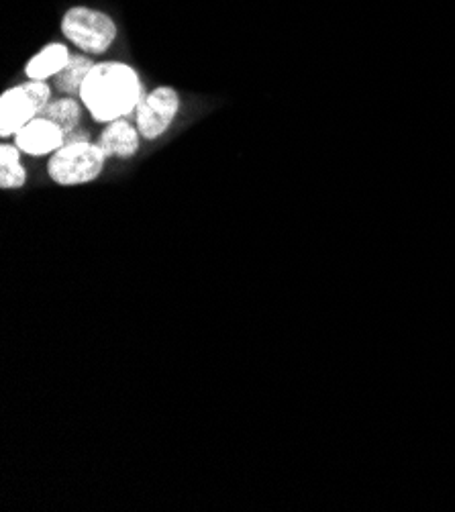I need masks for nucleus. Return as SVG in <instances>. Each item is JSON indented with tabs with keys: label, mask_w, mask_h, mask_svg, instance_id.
Masks as SVG:
<instances>
[{
	"label": "nucleus",
	"mask_w": 455,
	"mask_h": 512,
	"mask_svg": "<svg viewBox=\"0 0 455 512\" xmlns=\"http://www.w3.org/2000/svg\"><path fill=\"white\" fill-rule=\"evenodd\" d=\"M62 35L86 56H103L113 47L119 35L115 19L92 7H70L60 21Z\"/></svg>",
	"instance_id": "nucleus-2"
},
{
	"label": "nucleus",
	"mask_w": 455,
	"mask_h": 512,
	"mask_svg": "<svg viewBox=\"0 0 455 512\" xmlns=\"http://www.w3.org/2000/svg\"><path fill=\"white\" fill-rule=\"evenodd\" d=\"M54 86L47 80H27L0 96V137H15L27 123L41 115L52 100Z\"/></svg>",
	"instance_id": "nucleus-4"
},
{
	"label": "nucleus",
	"mask_w": 455,
	"mask_h": 512,
	"mask_svg": "<svg viewBox=\"0 0 455 512\" xmlns=\"http://www.w3.org/2000/svg\"><path fill=\"white\" fill-rule=\"evenodd\" d=\"M141 133L129 119H117L107 123L103 133L98 135V145L105 151L107 160H131L139 151Z\"/></svg>",
	"instance_id": "nucleus-7"
},
{
	"label": "nucleus",
	"mask_w": 455,
	"mask_h": 512,
	"mask_svg": "<svg viewBox=\"0 0 455 512\" xmlns=\"http://www.w3.org/2000/svg\"><path fill=\"white\" fill-rule=\"evenodd\" d=\"M107 156L98 143H64L47 158V176L58 186H84L105 172Z\"/></svg>",
	"instance_id": "nucleus-3"
},
{
	"label": "nucleus",
	"mask_w": 455,
	"mask_h": 512,
	"mask_svg": "<svg viewBox=\"0 0 455 512\" xmlns=\"http://www.w3.org/2000/svg\"><path fill=\"white\" fill-rule=\"evenodd\" d=\"M70 58H72V54H70V47L66 43H60V41L47 43L37 51L33 58L27 60L25 76H27V80H52L66 68Z\"/></svg>",
	"instance_id": "nucleus-8"
},
{
	"label": "nucleus",
	"mask_w": 455,
	"mask_h": 512,
	"mask_svg": "<svg viewBox=\"0 0 455 512\" xmlns=\"http://www.w3.org/2000/svg\"><path fill=\"white\" fill-rule=\"evenodd\" d=\"M13 143L31 158H49L66 143V133L60 125L45 117H35L15 137Z\"/></svg>",
	"instance_id": "nucleus-6"
},
{
	"label": "nucleus",
	"mask_w": 455,
	"mask_h": 512,
	"mask_svg": "<svg viewBox=\"0 0 455 512\" xmlns=\"http://www.w3.org/2000/svg\"><path fill=\"white\" fill-rule=\"evenodd\" d=\"M147 90L139 72L125 62H98L86 76L78 98L96 123L135 115Z\"/></svg>",
	"instance_id": "nucleus-1"
},
{
	"label": "nucleus",
	"mask_w": 455,
	"mask_h": 512,
	"mask_svg": "<svg viewBox=\"0 0 455 512\" xmlns=\"http://www.w3.org/2000/svg\"><path fill=\"white\" fill-rule=\"evenodd\" d=\"M92 68H94V62L86 54H72L66 68L52 78V84L64 96H78Z\"/></svg>",
	"instance_id": "nucleus-11"
},
{
	"label": "nucleus",
	"mask_w": 455,
	"mask_h": 512,
	"mask_svg": "<svg viewBox=\"0 0 455 512\" xmlns=\"http://www.w3.org/2000/svg\"><path fill=\"white\" fill-rule=\"evenodd\" d=\"M76 141H90V133L86 129H74L66 133V143H76Z\"/></svg>",
	"instance_id": "nucleus-12"
},
{
	"label": "nucleus",
	"mask_w": 455,
	"mask_h": 512,
	"mask_svg": "<svg viewBox=\"0 0 455 512\" xmlns=\"http://www.w3.org/2000/svg\"><path fill=\"white\" fill-rule=\"evenodd\" d=\"M82 113H84V105H82L80 98H76V96H60V98L49 100V105L41 111L39 117H45L49 121H54L56 125L62 127L64 133H70V131L80 127Z\"/></svg>",
	"instance_id": "nucleus-9"
},
{
	"label": "nucleus",
	"mask_w": 455,
	"mask_h": 512,
	"mask_svg": "<svg viewBox=\"0 0 455 512\" xmlns=\"http://www.w3.org/2000/svg\"><path fill=\"white\" fill-rule=\"evenodd\" d=\"M182 98L174 86H158L145 94L135 111V125L145 141H158L180 115Z\"/></svg>",
	"instance_id": "nucleus-5"
},
{
	"label": "nucleus",
	"mask_w": 455,
	"mask_h": 512,
	"mask_svg": "<svg viewBox=\"0 0 455 512\" xmlns=\"http://www.w3.org/2000/svg\"><path fill=\"white\" fill-rule=\"evenodd\" d=\"M23 151L15 143L0 145V188L19 190L27 184V170L23 166Z\"/></svg>",
	"instance_id": "nucleus-10"
}]
</instances>
